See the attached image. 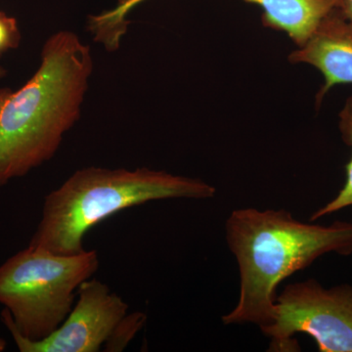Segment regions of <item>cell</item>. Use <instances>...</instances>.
I'll use <instances>...</instances> for the list:
<instances>
[{"label":"cell","instance_id":"cell-1","mask_svg":"<svg viewBox=\"0 0 352 352\" xmlns=\"http://www.w3.org/2000/svg\"><path fill=\"white\" fill-rule=\"evenodd\" d=\"M94 69L90 46L60 31L46 39L38 69L22 87H0V187L56 155L80 120Z\"/></svg>","mask_w":352,"mask_h":352},{"label":"cell","instance_id":"cell-2","mask_svg":"<svg viewBox=\"0 0 352 352\" xmlns=\"http://www.w3.org/2000/svg\"><path fill=\"white\" fill-rule=\"evenodd\" d=\"M226 233L240 271L239 300L222 316L226 325H270L282 281L329 252L352 254L351 222L305 223L286 210L238 208L227 219Z\"/></svg>","mask_w":352,"mask_h":352},{"label":"cell","instance_id":"cell-3","mask_svg":"<svg viewBox=\"0 0 352 352\" xmlns=\"http://www.w3.org/2000/svg\"><path fill=\"white\" fill-rule=\"evenodd\" d=\"M212 185L188 176L138 168L87 166L44 198L43 212L30 244L54 254L85 251L83 239L92 227L122 210L153 201L214 198Z\"/></svg>","mask_w":352,"mask_h":352},{"label":"cell","instance_id":"cell-4","mask_svg":"<svg viewBox=\"0 0 352 352\" xmlns=\"http://www.w3.org/2000/svg\"><path fill=\"white\" fill-rule=\"evenodd\" d=\"M99 264L96 251L62 256L28 245L0 265L2 323L25 339H45L63 323L78 289Z\"/></svg>","mask_w":352,"mask_h":352},{"label":"cell","instance_id":"cell-5","mask_svg":"<svg viewBox=\"0 0 352 352\" xmlns=\"http://www.w3.org/2000/svg\"><path fill=\"white\" fill-rule=\"evenodd\" d=\"M268 351H300L296 333L314 338L321 352H352V286L325 289L315 279L292 283L276 296L272 323L261 328Z\"/></svg>","mask_w":352,"mask_h":352},{"label":"cell","instance_id":"cell-6","mask_svg":"<svg viewBox=\"0 0 352 352\" xmlns=\"http://www.w3.org/2000/svg\"><path fill=\"white\" fill-rule=\"evenodd\" d=\"M78 302L63 323L41 340L25 339L9 325L21 352H98L126 316L129 305L108 285L99 280L83 282L78 289Z\"/></svg>","mask_w":352,"mask_h":352},{"label":"cell","instance_id":"cell-7","mask_svg":"<svg viewBox=\"0 0 352 352\" xmlns=\"http://www.w3.org/2000/svg\"><path fill=\"white\" fill-rule=\"evenodd\" d=\"M293 64H308L324 76L316 95L320 105L336 85H352V21L333 7L312 32L307 43L289 55Z\"/></svg>","mask_w":352,"mask_h":352},{"label":"cell","instance_id":"cell-8","mask_svg":"<svg viewBox=\"0 0 352 352\" xmlns=\"http://www.w3.org/2000/svg\"><path fill=\"white\" fill-rule=\"evenodd\" d=\"M263 9L265 27L286 32L300 47L336 7L333 0H244Z\"/></svg>","mask_w":352,"mask_h":352},{"label":"cell","instance_id":"cell-9","mask_svg":"<svg viewBox=\"0 0 352 352\" xmlns=\"http://www.w3.org/2000/svg\"><path fill=\"white\" fill-rule=\"evenodd\" d=\"M339 129L342 140L347 146L352 148V95L346 99L344 107L339 113ZM346 179L344 187L337 197L329 201L327 205L317 210L310 217V221L320 219L326 215L339 212L342 208L352 206V157L346 166Z\"/></svg>","mask_w":352,"mask_h":352},{"label":"cell","instance_id":"cell-10","mask_svg":"<svg viewBox=\"0 0 352 352\" xmlns=\"http://www.w3.org/2000/svg\"><path fill=\"white\" fill-rule=\"evenodd\" d=\"M140 0H118L119 6L112 12L94 18L91 29L95 32L96 39L105 44L109 50L117 47L120 38L124 36L129 25L127 13Z\"/></svg>","mask_w":352,"mask_h":352},{"label":"cell","instance_id":"cell-11","mask_svg":"<svg viewBox=\"0 0 352 352\" xmlns=\"http://www.w3.org/2000/svg\"><path fill=\"white\" fill-rule=\"evenodd\" d=\"M147 319L142 312H134L126 314L122 322L118 325L115 332L106 342L105 351H122L127 346L131 340H133L136 333L142 329Z\"/></svg>","mask_w":352,"mask_h":352},{"label":"cell","instance_id":"cell-12","mask_svg":"<svg viewBox=\"0 0 352 352\" xmlns=\"http://www.w3.org/2000/svg\"><path fill=\"white\" fill-rule=\"evenodd\" d=\"M21 39L22 36L16 18L0 11V55L17 50Z\"/></svg>","mask_w":352,"mask_h":352},{"label":"cell","instance_id":"cell-13","mask_svg":"<svg viewBox=\"0 0 352 352\" xmlns=\"http://www.w3.org/2000/svg\"><path fill=\"white\" fill-rule=\"evenodd\" d=\"M349 19L352 21V0H344V6L340 9Z\"/></svg>","mask_w":352,"mask_h":352},{"label":"cell","instance_id":"cell-14","mask_svg":"<svg viewBox=\"0 0 352 352\" xmlns=\"http://www.w3.org/2000/svg\"><path fill=\"white\" fill-rule=\"evenodd\" d=\"M6 346L7 344L6 340L1 339V338H0V352L6 351Z\"/></svg>","mask_w":352,"mask_h":352},{"label":"cell","instance_id":"cell-15","mask_svg":"<svg viewBox=\"0 0 352 352\" xmlns=\"http://www.w3.org/2000/svg\"><path fill=\"white\" fill-rule=\"evenodd\" d=\"M333 3H335L336 7L338 8L342 9V6H344V0H333Z\"/></svg>","mask_w":352,"mask_h":352},{"label":"cell","instance_id":"cell-16","mask_svg":"<svg viewBox=\"0 0 352 352\" xmlns=\"http://www.w3.org/2000/svg\"><path fill=\"white\" fill-rule=\"evenodd\" d=\"M6 69H4L3 67H0V80H1L2 78H6Z\"/></svg>","mask_w":352,"mask_h":352}]
</instances>
